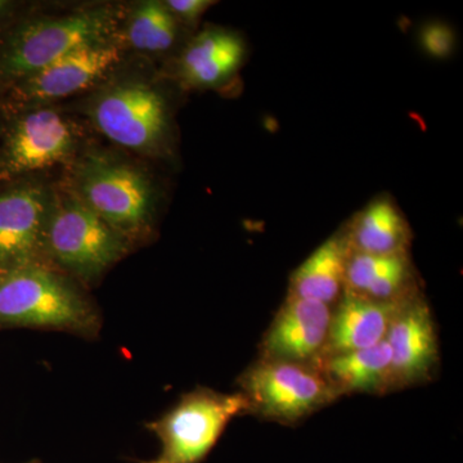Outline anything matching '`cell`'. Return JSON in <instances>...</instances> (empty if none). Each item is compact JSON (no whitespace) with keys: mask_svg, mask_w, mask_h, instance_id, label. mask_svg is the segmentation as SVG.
<instances>
[{"mask_svg":"<svg viewBox=\"0 0 463 463\" xmlns=\"http://www.w3.org/2000/svg\"><path fill=\"white\" fill-rule=\"evenodd\" d=\"M99 315L62 277L35 263L0 276V326L94 335Z\"/></svg>","mask_w":463,"mask_h":463,"instance_id":"1","label":"cell"},{"mask_svg":"<svg viewBox=\"0 0 463 463\" xmlns=\"http://www.w3.org/2000/svg\"><path fill=\"white\" fill-rule=\"evenodd\" d=\"M248 414L295 425L339 399L313 364L259 358L239 379Z\"/></svg>","mask_w":463,"mask_h":463,"instance_id":"2","label":"cell"},{"mask_svg":"<svg viewBox=\"0 0 463 463\" xmlns=\"http://www.w3.org/2000/svg\"><path fill=\"white\" fill-rule=\"evenodd\" d=\"M248 414L241 392L223 394L200 388L183 395L179 403L148 429L161 441L160 455L145 463H201L234 417Z\"/></svg>","mask_w":463,"mask_h":463,"instance_id":"3","label":"cell"},{"mask_svg":"<svg viewBox=\"0 0 463 463\" xmlns=\"http://www.w3.org/2000/svg\"><path fill=\"white\" fill-rule=\"evenodd\" d=\"M61 267L84 279L99 276L127 252V241L81 201L61 203L47 219L44 241Z\"/></svg>","mask_w":463,"mask_h":463,"instance_id":"4","label":"cell"},{"mask_svg":"<svg viewBox=\"0 0 463 463\" xmlns=\"http://www.w3.org/2000/svg\"><path fill=\"white\" fill-rule=\"evenodd\" d=\"M114 27L115 14L106 8L36 21L14 39L5 58V71L17 76L35 74L72 52L105 43Z\"/></svg>","mask_w":463,"mask_h":463,"instance_id":"5","label":"cell"},{"mask_svg":"<svg viewBox=\"0 0 463 463\" xmlns=\"http://www.w3.org/2000/svg\"><path fill=\"white\" fill-rule=\"evenodd\" d=\"M93 118L109 139L136 151L156 147L167 128L163 97L143 84L108 91L94 106Z\"/></svg>","mask_w":463,"mask_h":463,"instance_id":"6","label":"cell"},{"mask_svg":"<svg viewBox=\"0 0 463 463\" xmlns=\"http://www.w3.org/2000/svg\"><path fill=\"white\" fill-rule=\"evenodd\" d=\"M385 340L392 353V390L421 385L434 377L439 340L434 317L422 294L399 310Z\"/></svg>","mask_w":463,"mask_h":463,"instance_id":"7","label":"cell"},{"mask_svg":"<svg viewBox=\"0 0 463 463\" xmlns=\"http://www.w3.org/2000/svg\"><path fill=\"white\" fill-rule=\"evenodd\" d=\"M84 203L121 236L147 224L151 190L141 173L124 165L93 167L81 183Z\"/></svg>","mask_w":463,"mask_h":463,"instance_id":"8","label":"cell"},{"mask_svg":"<svg viewBox=\"0 0 463 463\" xmlns=\"http://www.w3.org/2000/svg\"><path fill=\"white\" fill-rule=\"evenodd\" d=\"M331 313L327 304L288 294L265 332L260 358L315 364L327 340Z\"/></svg>","mask_w":463,"mask_h":463,"instance_id":"9","label":"cell"},{"mask_svg":"<svg viewBox=\"0 0 463 463\" xmlns=\"http://www.w3.org/2000/svg\"><path fill=\"white\" fill-rule=\"evenodd\" d=\"M412 298L374 301L343 291L332 310L327 340L317 361L383 343L399 310Z\"/></svg>","mask_w":463,"mask_h":463,"instance_id":"10","label":"cell"},{"mask_svg":"<svg viewBox=\"0 0 463 463\" xmlns=\"http://www.w3.org/2000/svg\"><path fill=\"white\" fill-rule=\"evenodd\" d=\"M45 203L33 188L0 196V268L7 270L33 264L44 241Z\"/></svg>","mask_w":463,"mask_h":463,"instance_id":"11","label":"cell"},{"mask_svg":"<svg viewBox=\"0 0 463 463\" xmlns=\"http://www.w3.org/2000/svg\"><path fill=\"white\" fill-rule=\"evenodd\" d=\"M71 146V130L57 112H32L12 136L3 172L14 175L54 165L69 155Z\"/></svg>","mask_w":463,"mask_h":463,"instance_id":"12","label":"cell"},{"mask_svg":"<svg viewBox=\"0 0 463 463\" xmlns=\"http://www.w3.org/2000/svg\"><path fill=\"white\" fill-rule=\"evenodd\" d=\"M118 60V48L106 42L80 48L27 76L26 96L33 100L63 99L90 87Z\"/></svg>","mask_w":463,"mask_h":463,"instance_id":"13","label":"cell"},{"mask_svg":"<svg viewBox=\"0 0 463 463\" xmlns=\"http://www.w3.org/2000/svg\"><path fill=\"white\" fill-rule=\"evenodd\" d=\"M344 291L374 301L405 300L420 294L410 254L347 252Z\"/></svg>","mask_w":463,"mask_h":463,"instance_id":"14","label":"cell"},{"mask_svg":"<svg viewBox=\"0 0 463 463\" xmlns=\"http://www.w3.org/2000/svg\"><path fill=\"white\" fill-rule=\"evenodd\" d=\"M350 252L368 255H408L412 230L397 203L377 197L356 213L341 231Z\"/></svg>","mask_w":463,"mask_h":463,"instance_id":"15","label":"cell"},{"mask_svg":"<svg viewBox=\"0 0 463 463\" xmlns=\"http://www.w3.org/2000/svg\"><path fill=\"white\" fill-rule=\"evenodd\" d=\"M339 397L383 395L392 392V353L388 343L327 356L313 364Z\"/></svg>","mask_w":463,"mask_h":463,"instance_id":"16","label":"cell"},{"mask_svg":"<svg viewBox=\"0 0 463 463\" xmlns=\"http://www.w3.org/2000/svg\"><path fill=\"white\" fill-rule=\"evenodd\" d=\"M246 57L239 33L210 27L188 45L181 60L183 80L194 88H213L232 78Z\"/></svg>","mask_w":463,"mask_h":463,"instance_id":"17","label":"cell"},{"mask_svg":"<svg viewBox=\"0 0 463 463\" xmlns=\"http://www.w3.org/2000/svg\"><path fill=\"white\" fill-rule=\"evenodd\" d=\"M347 252L343 233L337 232L295 269L288 294L332 307L344 291Z\"/></svg>","mask_w":463,"mask_h":463,"instance_id":"18","label":"cell"},{"mask_svg":"<svg viewBox=\"0 0 463 463\" xmlns=\"http://www.w3.org/2000/svg\"><path fill=\"white\" fill-rule=\"evenodd\" d=\"M128 38L136 50L164 52L170 50L176 38V20L165 3L145 2L130 18Z\"/></svg>","mask_w":463,"mask_h":463,"instance_id":"19","label":"cell"},{"mask_svg":"<svg viewBox=\"0 0 463 463\" xmlns=\"http://www.w3.org/2000/svg\"><path fill=\"white\" fill-rule=\"evenodd\" d=\"M420 43L429 57L444 60L450 57L456 47V35L452 27L443 23H430L420 32Z\"/></svg>","mask_w":463,"mask_h":463,"instance_id":"20","label":"cell"},{"mask_svg":"<svg viewBox=\"0 0 463 463\" xmlns=\"http://www.w3.org/2000/svg\"><path fill=\"white\" fill-rule=\"evenodd\" d=\"M215 5L210 0H169L165 3L174 17L187 24H196L207 9Z\"/></svg>","mask_w":463,"mask_h":463,"instance_id":"21","label":"cell"},{"mask_svg":"<svg viewBox=\"0 0 463 463\" xmlns=\"http://www.w3.org/2000/svg\"><path fill=\"white\" fill-rule=\"evenodd\" d=\"M8 7V3L7 2H0V14H3V12L5 11V8Z\"/></svg>","mask_w":463,"mask_h":463,"instance_id":"22","label":"cell"}]
</instances>
